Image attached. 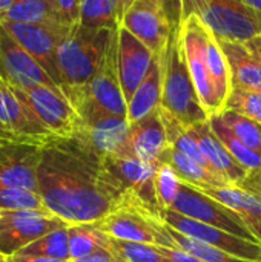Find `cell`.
<instances>
[{
  "label": "cell",
  "instance_id": "1",
  "mask_svg": "<svg viewBox=\"0 0 261 262\" xmlns=\"http://www.w3.org/2000/svg\"><path fill=\"white\" fill-rule=\"evenodd\" d=\"M37 183L46 209L69 226L98 223L122 204L103 157L80 137L54 138L42 146Z\"/></svg>",
  "mask_w": 261,
  "mask_h": 262
},
{
  "label": "cell",
  "instance_id": "2",
  "mask_svg": "<svg viewBox=\"0 0 261 262\" xmlns=\"http://www.w3.org/2000/svg\"><path fill=\"white\" fill-rule=\"evenodd\" d=\"M117 32L114 28H69L57 51L62 92L85 86L102 71L117 51Z\"/></svg>",
  "mask_w": 261,
  "mask_h": 262
},
{
  "label": "cell",
  "instance_id": "3",
  "mask_svg": "<svg viewBox=\"0 0 261 262\" xmlns=\"http://www.w3.org/2000/svg\"><path fill=\"white\" fill-rule=\"evenodd\" d=\"M160 107L185 127L205 123L209 115L195 91L182 40V23L172 25L171 35L162 52V101Z\"/></svg>",
  "mask_w": 261,
  "mask_h": 262
},
{
  "label": "cell",
  "instance_id": "4",
  "mask_svg": "<svg viewBox=\"0 0 261 262\" xmlns=\"http://www.w3.org/2000/svg\"><path fill=\"white\" fill-rule=\"evenodd\" d=\"M182 15L195 14L218 38L248 43L261 34V14L243 0H182Z\"/></svg>",
  "mask_w": 261,
  "mask_h": 262
},
{
  "label": "cell",
  "instance_id": "5",
  "mask_svg": "<svg viewBox=\"0 0 261 262\" xmlns=\"http://www.w3.org/2000/svg\"><path fill=\"white\" fill-rule=\"evenodd\" d=\"M63 94L77 111L82 123L105 117L128 118V103L117 71V51L89 83L82 88L66 89Z\"/></svg>",
  "mask_w": 261,
  "mask_h": 262
},
{
  "label": "cell",
  "instance_id": "6",
  "mask_svg": "<svg viewBox=\"0 0 261 262\" xmlns=\"http://www.w3.org/2000/svg\"><path fill=\"white\" fill-rule=\"evenodd\" d=\"M95 224L114 239L177 249L162 216L146 210L132 200H123L122 204Z\"/></svg>",
  "mask_w": 261,
  "mask_h": 262
},
{
  "label": "cell",
  "instance_id": "7",
  "mask_svg": "<svg viewBox=\"0 0 261 262\" xmlns=\"http://www.w3.org/2000/svg\"><path fill=\"white\" fill-rule=\"evenodd\" d=\"M106 175L123 200H132L146 210L162 216V207L155 193V172L158 164L117 155L103 157ZM163 220V218H162Z\"/></svg>",
  "mask_w": 261,
  "mask_h": 262
},
{
  "label": "cell",
  "instance_id": "8",
  "mask_svg": "<svg viewBox=\"0 0 261 262\" xmlns=\"http://www.w3.org/2000/svg\"><path fill=\"white\" fill-rule=\"evenodd\" d=\"M211 34L212 32L203 25V21L195 14H189L185 17L182 15V40L188 68L200 103L209 117L223 111L217 98L215 88L206 63V45Z\"/></svg>",
  "mask_w": 261,
  "mask_h": 262
},
{
  "label": "cell",
  "instance_id": "9",
  "mask_svg": "<svg viewBox=\"0 0 261 262\" xmlns=\"http://www.w3.org/2000/svg\"><path fill=\"white\" fill-rule=\"evenodd\" d=\"M68 226L49 210L0 212V253L5 258L17 255L34 241Z\"/></svg>",
  "mask_w": 261,
  "mask_h": 262
},
{
  "label": "cell",
  "instance_id": "10",
  "mask_svg": "<svg viewBox=\"0 0 261 262\" xmlns=\"http://www.w3.org/2000/svg\"><path fill=\"white\" fill-rule=\"evenodd\" d=\"M0 132L12 140L46 144L54 137L32 111L23 91L8 86L0 80Z\"/></svg>",
  "mask_w": 261,
  "mask_h": 262
},
{
  "label": "cell",
  "instance_id": "11",
  "mask_svg": "<svg viewBox=\"0 0 261 262\" xmlns=\"http://www.w3.org/2000/svg\"><path fill=\"white\" fill-rule=\"evenodd\" d=\"M172 210L208 226L226 230L235 236L258 243L248 226L243 223V220L232 209L188 183L182 181V189L177 201L172 206Z\"/></svg>",
  "mask_w": 261,
  "mask_h": 262
},
{
  "label": "cell",
  "instance_id": "12",
  "mask_svg": "<svg viewBox=\"0 0 261 262\" xmlns=\"http://www.w3.org/2000/svg\"><path fill=\"white\" fill-rule=\"evenodd\" d=\"M0 80L11 88L28 91L37 86L60 89L43 66L0 23ZM62 91V89H60Z\"/></svg>",
  "mask_w": 261,
  "mask_h": 262
},
{
  "label": "cell",
  "instance_id": "13",
  "mask_svg": "<svg viewBox=\"0 0 261 262\" xmlns=\"http://www.w3.org/2000/svg\"><path fill=\"white\" fill-rule=\"evenodd\" d=\"M162 218L169 227L189 238L198 239L205 244H209L237 258L251 262H261V243L235 236L218 227L208 226L205 223L185 216L172 209H163Z\"/></svg>",
  "mask_w": 261,
  "mask_h": 262
},
{
  "label": "cell",
  "instance_id": "14",
  "mask_svg": "<svg viewBox=\"0 0 261 262\" xmlns=\"http://www.w3.org/2000/svg\"><path fill=\"white\" fill-rule=\"evenodd\" d=\"M6 31L22 45L49 74L60 88V72L57 63V51L62 38L72 26L65 25H28L15 21H0Z\"/></svg>",
  "mask_w": 261,
  "mask_h": 262
},
{
  "label": "cell",
  "instance_id": "15",
  "mask_svg": "<svg viewBox=\"0 0 261 262\" xmlns=\"http://www.w3.org/2000/svg\"><path fill=\"white\" fill-rule=\"evenodd\" d=\"M23 92L35 115L54 137L71 138L77 135L82 118L60 89L37 86Z\"/></svg>",
  "mask_w": 261,
  "mask_h": 262
},
{
  "label": "cell",
  "instance_id": "16",
  "mask_svg": "<svg viewBox=\"0 0 261 262\" xmlns=\"http://www.w3.org/2000/svg\"><path fill=\"white\" fill-rule=\"evenodd\" d=\"M154 54L163 52L172 31L162 0H137L125 12L122 25Z\"/></svg>",
  "mask_w": 261,
  "mask_h": 262
},
{
  "label": "cell",
  "instance_id": "17",
  "mask_svg": "<svg viewBox=\"0 0 261 262\" xmlns=\"http://www.w3.org/2000/svg\"><path fill=\"white\" fill-rule=\"evenodd\" d=\"M42 146L0 140V186L38 192L37 167Z\"/></svg>",
  "mask_w": 261,
  "mask_h": 262
},
{
  "label": "cell",
  "instance_id": "18",
  "mask_svg": "<svg viewBox=\"0 0 261 262\" xmlns=\"http://www.w3.org/2000/svg\"><path fill=\"white\" fill-rule=\"evenodd\" d=\"M168 146V135L158 107L148 117L129 126L126 138L112 155L158 164V158Z\"/></svg>",
  "mask_w": 261,
  "mask_h": 262
},
{
  "label": "cell",
  "instance_id": "19",
  "mask_svg": "<svg viewBox=\"0 0 261 262\" xmlns=\"http://www.w3.org/2000/svg\"><path fill=\"white\" fill-rule=\"evenodd\" d=\"M154 52L123 26L117 32V71L126 98L131 100L137 88L145 80L154 58Z\"/></svg>",
  "mask_w": 261,
  "mask_h": 262
},
{
  "label": "cell",
  "instance_id": "20",
  "mask_svg": "<svg viewBox=\"0 0 261 262\" xmlns=\"http://www.w3.org/2000/svg\"><path fill=\"white\" fill-rule=\"evenodd\" d=\"M202 192L232 209L261 243V172H252L243 186L211 187Z\"/></svg>",
  "mask_w": 261,
  "mask_h": 262
},
{
  "label": "cell",
  "instance_id": "21",
  "mask_svg": "<svg viewBox=\"0 0 261 262\" xmlns=\"http://www.w3.org/2000/svg\"><path fill=\"white\" fill-rule=\"evenodd\" d=\"M191 137L198 143L202 152L205 154L206 160L212 166V169L225 177L232 186H243L251 172L246 170L226 149V146L217 138L214 130L211 129L209 120L205 123H198L194 126L186 127Z\"/></svg>",
  "mask_w": 261,
  "mask_h": 262
},
{
  "label": "cell",
  "instance_id": "22",
  "mask_svg": "<svg viewBox=\"0 0 261 262\" xmlns=\"http://www.w3.org/2000/svg\"><path fill=\"white\" fill-rule=\"evenodd\" d=\"M128 118L105 117L89 123H82L75 137L85 140L98 155H112L129 132Z\"/></svg>",
  "mask_w": 261,
  "mask_h": 262
},
{
  "label": "cell",
  "instance_id": "23",
  "mask_svg": "<svg viewBox=\"0 0 261 262\" xmlns=\"http://www.w3.org/2000/svg\"><path fill=\"white\" fill-rule=\"evenodd\" d=\"M218 40V38H217ZM229 68L232 86L261 92V57L249 51L245 43L218 40Z\"/></svg>",
  "mask_w": 261,
  "mask_h": 262
},
{
  "label": "cell",
  "instance_id": "24",
  "mask_svg": "<svg viewBox=\"0 0 261 262\" xmlns=\"http://www.w3.org/2000/svg\"><path fill=\"white\" fill-rule=\"evenodd\" d=\"M158 164H168L171 166L178 178L183 183H188L198 190L211 189V187H225V186H232L226 178H223L220 173L203 167L183 152L177 150L172 146H168L163 154L158 158Z\"/></svg>",
  "mask_w": 261,
  "mask_h": 262
},
{
  "label": "cell",
  "instance_id": "25",
  "mask_svg": "<svg viewBox=\"0 0 261 262\" xmlns=\"http://www.w3.org/2000/svg\"><path fill=\"white\" fill-rule=\"evenodd\" d=\"M162 101V52L155 54L149 71L128 101L129 124L148 117L160 107Z\"/></svg>",
  "mask_w": 261,
  "mask_h": 262
},
{
  "label": "cell",
  "instance_id": "26",
  "mask_svg": "<svg viewBox=\"0 0 261 262\" xmlns=\"http://www.w3.org/2000/svg\"><path fill=\"white\" fill-rule=\"evenodd\" d=\"M0 21L28 25H65L54 0H15L8 11L0 14Z\"/></svg>",
  "mask_w": 261,
  "mask_h": 262
},
{
  "label": "cell",
  "instance_id": "27",
  "mask_svg": "<svg viewBox=\"0 0 261 262\" xmlns=\"http://www.w3.org/2000/svg\"><path fill=\"white\" fill-rule=\"evenodd\" d=\"M68 235H69L71 261L112 247V238L106 235L95 223L69 226Z\"/></svg>",
  "mask_w": 261,
  "mask_h": 262
},
{
  "label": "cell",
  "instance_id": "28",
  "mask_svg": "<svg viewBox=\"0 0 261 262\" xmlns=\"http://www.w3.org/2000/svg\"><path fill=\"white\" fill-rule=\"evenodd\" d=\"M206 63L208 69L215 88L217 98L225 109L226 100L232 91V78H231V68L228 63V58L214 34L209 35L208 45H206Z\"/></svg>",
  "mask_w": 261,
  "mask_h": 262
},
{
  "label": "cell",
  "instance_id": "29",
  "mask_svg": "<svg viewBox=\"0 0 261 262\" xmlns=\"http://www.w3.org/2000/svg\"><path fill=\"white\" fill-rule=\"evenodd\" d=\"M209 124L217 138L226 146V149L231 152V155L251 173L252 172H261V155L249 149L243 141H240L235 134L225 124L220 114L209 117Z\"/></svg>",
  "mask_w": 261,
  "mask_h": 262
},
{
  "label": "cell",
  "instance_id": "30",
  "mask_svg": "<svg viewBox=\"0 0 261 262\" xmlns=\"http://www.w3.org/2000/svg\"><path fill=\"white\" fill-rule=\"evenodd\" d=\"M78 25L85 28H120L118 0H82Z\"/></svg>",
  "mask_w": 261,
  "mask_h": 262
},
{
  "label": "cell",
  "instance_id": "31",
  "mask_svg": "<svg viewBox=\"0 0 261 262\" xmlns=\"http://www.w3.org/2000/svg\"><path fill=\"white\" fill-rule=\"evenodd\" d=\"M68 227H63V229H58L45 235L43 238L34 241L32 244H29L18 253L29 255V256H46V258L71 261Z\"/></svg>",
  "mask_w": 261,
  "mask_h": 262
},
{
  "label": "cell",
  "instance_id": "32",
  "mask_svg": "<svg viewBox=\"0 0 261 262\" xmlns=\"http://www.w3.org/2000/svg\"><path fill=\"white\" fill-rule=\"evenodd\" d=\"M169 227V226H168ZM169 233H171V238L175 244L177 249L195 256V258H200L206 262H251L246 261V259H242V258H237L234 255H229L220 249H215L209 244H205L198 239H194V238H189L177 230H174L172 227H169Z\"/></svg>",
  "mask_w": 261,
  "mask_h": 262
},
{
  "label": "cell",
  "instance_id": "33",
  "mask_svg": "<svg viewBox=\"0 0 261 262\" xmlns=\"http://www.w3.org/2000/svg\"><path fill=\"white\" fill-rule=\"evenodd\" d=\"M220 117L240 141L261 155V123L229 109H223Z\"/></svg>",
  "mask_w": 261,
  "mask_h": 262
},
{
  "label": "cell",
  "instance_id": "34",
  "mask_svg": "<svg viewBox=\"0 0 261 262\" xmlns=\"http://www.w3.org/2000/svg\"><path fill=\"white\" fill-rule=\"evenodd\" d=\"M15 210H48L40 193L20 189L0 186V212Z\"/></svg>",
  "mask_w": 261,
  "mask_h": 262
},
{
  "label": "cell",
  "instance_id": "35",
  "mask_svg": "<svg viewBox=\"0 0 261 262\" xmlns=\"http://www.w3.org/2000/svg\"><path fill=\"white\" fill-rule=\"evenodd\" d=\"M182 189V180L168 164H158L155 172V193L158 204L163 209H172Z\"/></svg>",
  "mask_w": 261,
  "mask_h": 262
},
{
  "label": "cell",
  "instance_id": "36",
  "mask_svg": "<svg viewBox=\"0 0 261 262\" xmlns=\"http://www.w3.org/2000/svg\"><path fill=\"white\" fill-rule=\"evenodd\" d=\"M112 247L126 262H172L160 252L158 246L152 244L122 241L112 238Z\"/></svg>",
  "mask_w": 261,
  "mask_h": 262
},
{
  "label": "cell",
  "instance_id": "37",
  "mask_svg": "<svg viewBox=\"0 0 261 262\" xmlns=\"http://www.w3.org/2000/svg\"><path fill=\"white\" fill-rule=\"evenodd\" d=\"M225 109L235 111L251 120L261 123V92L232 86Z\"/></svg>",
  "mask_w": 261,
  "mask_h": 262
},
{
  "label": "cell",
  "instance_id": "38",
  "mask_svg": "<svg viewBox=\"0 0 261 262\" xmlns=\"http://www.w3.org/2000/svg\"><path fill=\"white\" fill-rule=\"evenodd\" d=\"M60 12V17L66 26L78 25L80 17V2L82 0H54Z\"/></svg>",
  "mask_w": 261,
  "mask_h": 262
},
{
  "label": "cell",
  "instance_id": "39",
  "mask_svg": "<svg viewBox=\"0 0 261 262\" xmlns=\"http://www.w3.org/2000/svg\"><path fill=\"white\" fill-rule=\"evenodd\" d=\"M71 262H126L120 255L118 252L111 247V249H103V250H98V252H94L88 256H83V258H78V259H74Z\"/></svg>",
  "mask_w": 261,
  "mask_h": 262
},
{
  "label": "cell",
  "instance_id": "40",
  "mask_svg": "<svg viewBox=\"0 0 261 262\" xmlns=\"http://www.w3.org/2000/svg\"><path fill=\"white\" fill-rule=\"evenodd\" d=\"M158 249L165 256H168L172 262H206L200 259V258H195V256L183 252V250H180V249H169V247H162V246H158Z\"/></svg>",
  "mask_w": 261,
  "mask_h": 262
},
{
  "label": "cell",
  "instance_id": "41",
  "mask_svg": "<svg viewBox=\"0 0 261 262\" xmlns=\"http://www.w3.org/2000/svg\"><path fill=\"white\" fill-rule=\"evenodd\" d=\"M6 262H71L65 259H55V258H46V256H29V255H12L6 258Z\"/></svg>",
  "mask_w": 261,
  "mask_h": 262
},
{
  "label": "cell",
  "instance_id": "42",
  "mask_svg": "<svg viewBox=\"0 0 261 262\" xmlns=\"http://www.w3.org/2000/svg\"><path fill=\"white\" fill-rule=\"evenodd\" d=\"M245 45L249 48V51H252L254 54H257V55H260L261 57V34L260 35H257L255 38L249 40V41L245 43Z\"/></svg>",
  "mask_w": 261,
  "mask_h": 262
},
{
  "label": "cell",
  "instance_id": "43",
  "mask_svg": "<svg viewBox=\"0 0 261 262\" xmlns=\"http://www.w3.org/2000/svg\"><path fill=\"white\" fill-rule=\"evenodd\" d=\"M134 2H137V0H118V6H120V25H122V20H123L125 12L132 6Z\"/></svg>",
  "mask_w": 261,
  "mask_h": 262
},
{
  "label": "cell",
  "instance_id": "44",
  "mask_svg": "<svg viewBox=\"0 0 261 262\" xmlns=\"http://www.w3.org/2000/svg\"><path fill=\"white\" fill-rule=\"evenodd\" d=\"M249 8H252L254 11H257L258 14H261V0H243Z\"/></svg>",
  "mask_w": 261,
  "mask_h": 262
},
{
  "label": "cell",
  "instance_id": "45",
  "mask_svg": "<svg viewBox=\"0 0 261 262\" xmlns=\"http://www.w3.org/2000/svg\"><path fill=\"white\" fill-rule=\"evenodd\" d=\"M15 0H0V14H3L5 11H8L12 6Z\"/></svg>",
  "mask_w": 261,
  "mask_h": 262
},
{
  "label": "cell",
  "instance_id": "46",
  "mask_svg": "<svg viewBox=\"0 0 261 262\" xmlns=\"http://www.w3.org/2000/svg\"><path fill=\"white\" fill-rule=\"evenodd\" d=\"M0 140H12L11 137H8L6 134H3V132H0ZM17 141V140H15Z\"/></svg>",
  "mask_w": 261,
  "mask_h": 262
},
{
  "label": "cell",
  "instance_id": "47",
  "mask_svg": "<svg viewBox=\"0 0 261 262\" xmlns=\"http://www.w3.org/2000/svg\"><path fill=\"white\" fill-rule=\"evenodd\" d=\"M0 262H6V258H5V256H3L2 253H0Z\"/></svg>",
  "mask_w": 261,
  "mask_h": 262
}]
</instances>
